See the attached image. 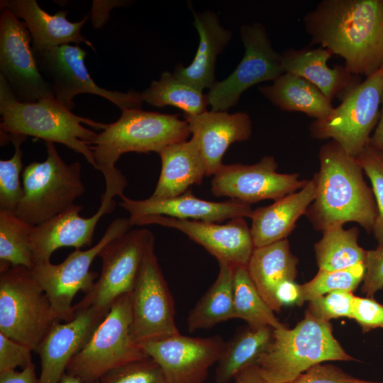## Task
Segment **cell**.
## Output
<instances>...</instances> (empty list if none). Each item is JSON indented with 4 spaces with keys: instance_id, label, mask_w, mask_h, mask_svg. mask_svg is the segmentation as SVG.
<instances>
[{
    "instance_id": "obj_3",
    "label": "cell",
    "mask_w": 383,
    "mask_h": 383,
    "mask_svg": "<svg viewBox=\"0 0 383 383\" xmlns=\"http://www.w3.org/2000/svg\"><path fill=\"white\" fill-rule=\"evenodd\" d=\"M190 134L188 123L178 115L123 109L114 123L106 127L90 143L96 170L105 179V191L101 198L123 196L128 182L116 167L126 152L158 153L165 147L187 140Z\"/></svg>"
},
{
    "instance_id": "obj_12",
    "label": "cell",
    "mask_w": 383,
    "mask_h": 383,
    "mask_svg": "<svg viewBox=\"0 0 383 383\" xmlns=\"http://www.w3.org/2000/svg\"><path fill=\"white\" fill-rule=\"evenodd\" d=\"M154 244V235L146 228L130 230L110 241L99 254L102 260L99 279L91 291L73 306L74 312L89 306L109 311L118 297L131 293Z\"/></svg>"
},
{
    "instance_id": "obj_14",
    "label": "cell",
    "mask_w": 383,
    "mask_h": 383,
    "mask_svg": "<svg viewBox=\"0 0 383 383\" xmlns=\"http://www.w3.org/2000/svg\"><path fill=\"white\" fill-rule=\"evenodd\" d=\"M131 336L136 343L179 333L174 303L152 247L131 293Z\"/></svg>"
},
{
    "instance_id": "obj_23",
    "label": "cell",
    "mask_w": 383,
    "mask_h": 383,
    "mask_svg": "<svg viewBox=\"0 0 383 383\" xmlns=\"http://www.w3.org/2000/svg\"><path fill=\"white\" fill-rule=\"evenodd\" d=\"M0 6L1 9H8L25 23L32 38L33 50H48L70 43H84L94 50L91 41L82 34L88 15L72 23L67 18V11L50 14L35 0H1Z\"/></svg>"
},
{
    "instance_id": "obj_28",
    "label": "cell",
    "mask_w": 383,
    "mask_h": 383,
    "mask_svg": "<svg viewBox=\"0 0 383 383\" xmlns=\"http://www.w3.org/2000/svg\"><path fill=\"white\" fill-rule=\"evenodd\" d=\"M298 258L292 254L287 238L260 248H255L247 269L259 293L276 312L282 306L275 292L285 281H294Z\"/></svg>"
},
{
    "instance_id": "obj_21",
    "label": "cell",
    "mask_w": 383,
    "mask_h": 383,
    "mask_svg": "<svg viewBox=\"0 0 383 383\" xmlns=\"http://www.w3.org/2000/svg\"><path fill=\"white\" fill-rule=\"evenodd\" d=\"M114 199H101L97 211L83 218L79 212L83 206L74 204L46 222L34 226L31 235L35 265L50 261L54 251L62 247L80 249L92 244L96 226L102 216L112 212Z\"/></svg>"
},
{
    "instance_id": "obj_10",
    "label": "cell",
    "mask_w": 383,
    "mask_h": 383,
    "mask_svg": "<svg viewBox=\"0 0 383 383\" xmlns=\"http://www.w3.org/2000/svg\"><path fill=\"white\" fill-rule=\"evenodd\" d=\"M128 218H115L108 226L100 240L93 247L70 252L60 264L49 262L37 264L31 272L48 296L60 321L67 322L74 316L72 300L79 292L89 293L97 273L90 267L101 250L112 240L131 230Z\"/></svg>"
},
{
    "instance_id": "obj_5",
    "label": "cell",
    "mask_w": 383,
    "mask_h": 383,
    "mask_svg": "<svg viewBox=\"0 0 383 383\" xmlns=\"http://www.w3.org/2000/svg\"><path fill=\"white\" fill-rule=\"evenodd\" d=\"M0 114L1 134L33 136L45 142L63 144L82 155L96 170L90 143L98 133L84 128L82 123L102 130L107 124L75 115L55 99L21 102L1 74Z\"/></svg>"
},
{
    "instance_id": "obj_37",
    "label": "cell",
    "mask_w": 383,
    "mask_h": 383,
    "mask_svg": "<svg viewBox=\"0 0 383 383\" xmlns=\"http://www.w3.org/2000/svg\"><path fill=\"white\" fill-rule=\"evenodd\" d=\"M27 136L18 134H1V141L10 140L14 153L9 160H0V210L16 213L23 196L20 175L23 169L21 144Z\"/></svg>"
},
{
    "instance_id": "obj_45",
    "label": "cell",
    "mask_w": 383,
    "mask_h": 383,
    "mask_svg": "<svg viewBox=\"0 0 383 383\" xmlns=\"http://www.w3.org/2000/svg\"><path fill=\"white\" fill-rule=\"evenodd\" d=\"M0 383H40L33 362L18 372L10 370L0 373Z\"/></svg>"
},
{
    "instance_id": "obj_42",
    "label": "cell",
    "mask_w": 383,
    "mask_h": 383,
    "mask_svg": "<svg viewBox=\"0 0 383 383\" xmlns=\"http://www.w3.org/2000/svg\"><path fill=\"white\" fill-rule=\"evenodd\" d=\"M28 346L0 333V373L23 369L32 362L31 352Z\"/></svg>"
},
{
    "instance_id": "obj_4",
    "label": "cell",
    "mask_w": 383,
    "mask_h": 383,
    "mask_svg": "<svg viewBox=\"0 0 383 383\" xmlns=\"http://www.w3.org/2000/svg\"><path fill=\"white\" fill-rule=\"evenodd\" d=\"M353 360L333 336L331 323L306 311L304 318L293 328H274L265 351L239 374L253 383H292L316 365Z\"/></svg>"
},
{
    "instance_id": "obj_29",
    "label": "cell",
    "mask_w": 383,
    "mask_h": 383,
    "mask_svg": "<svg viewBox=\"0 0 383 383\" xmlns=\"http://www.w3.org/2000/svg\"><path fill=\"white\" fill-rule=\"evenodd\" d=\"M260 92L284 111L301 112L316 120L327 116L333 109L330 101L315 85L296 74L284 72Z\"/></svg>"
},
{
    "instance_id": "obj_7",
    "label": "cell",
    "mask_w": 383,
    "mask_h": 383,
    "mask_svg": "<svg viewBox=\"0 0 383 383\" xmlns=\"http://www.w3.org/2000/svg\"><path fill=\"white\" fill-rule=\"evenodd\" d=\"M57 321L50 301L31 270L0 267V333L35 351Z\"/></svg>"
},
{
    "instance_id": "obj_6",
    "label": "cell",
    "mask_w": 383,
    "mask_h": 383,
    "mask_svg": "<svg viewBox=\"0 0 383 383\" xmlns=\"http://www.w3.org/2000/svg\"><path fill=\"white\" fill-rule=\"evenodd\" d=\"M45 144V160L30 163L22 172L23 196L15 213L33 226L67 210L85 192L80 162L67 164L53 143Z\"/></svg>"
},
{
    "instance_id": "obj_39",
    "label": "cell",
    "mask_w": 383,
    "mask_h": 383,
    "mask_svg": "<svg viewBox=\"0 0 383 383\" xmlns=\"http://www.w3.org/2000/svg\"><path fill=\"white\" fill-rule=\"evenodd\" d=\"M99 381L100 383H167L161 367L149 356L113 369Z\"/></svg>"
},
{
    "instance_id": "obj_15",
    "label": "cell",
    "mask_w": 383,
    "mask_h": 383,
    "mask_svg": "<svg viewBox=\"0 0 383 383\" xmlns=\"http://www.w3.org/2000/svg\"><path fill=\"white\" fill-rule=\"evenodd\" d=\"M0 74L21 102L55 99L37 67L28 29L6 8L0 14Z\"/></svg>"
},
{
    "instance_id": "obj_50",
    "label": "cell",
    "mask_w": 383,
    "mask_h": 383,
    "mask_svg": "<svg viewBox=\"0 0 383 383\" xmlns=\"http://www.w3.org/2000/svg\"><path fill=\"white\" fill-rule=\"evenodd\" d=\"M230 383H237V382L235 381H233V382H231Z\"/></svg>"
},
{
    "instance_id": "obj_34",
    "label": "cell",
    "mask_w": 383,
    "mask_h": 383,
    "mask_svg": "<svg viewBox=\"0 0 383 383\" xmlns=\"http://www.w3.org/2000/svg\"><path fill=\"white\" fill-rule=\"evenodd\" d=\"M233 301L235 318L244 320L252 329L284 326L259 293L246 266L233 267Z\"/></svg>"
},
{
    "instance_id": "obj_40",
    "label": "cell",
    "mask_w": 383,
    "mask_h": 383,
    "mask_svg": "<svg viewBox=\"0 0 383 383\" xmlns=\"http://www.w3.org/2000/svg\"><path fill=\"white\" fill-rule=\"evenodd\" d=\"M355 295L349 291H334L309 301L306 311L314 318L330 322L342 317L352 318Z\"/></svg>"
},
{
    "instance_id": "obj_35",
    "label": "cell",
    "mask_w": 383,
    "mask_h": 383,
    "mask_svg": "<svg viewBox=\"0 0 383 383\" xmlns=\"http://www.w3.org/2000/svg\"><path fill=\"white\" fill-rule=\"evenodd\" d=\"M33 225L12 213L0 210V267L23 266L32 270Z\"/></svg>"
},
{
    "instance_id": "obj_31",
    "label": "cell",
    "mask_w": 383,
    "mask_h": 383,
    "mask_svg": "<svg viewBox=\"0 0 383 383\" xmlns=\"http://www.w3.org/2000/svg\"><path fill=\"white\" fill-rule=\"evenodd\" d=\"M274 328L266 326L238 331L226 342L215 372L217 383H230L247 367L253 365L265 351L273 337Z\"/></svg>"
},
{
    "instance_id": "obj_9",
    "label": "cell",
    "mask_w": 383,
    "mask_h": 383,
    "mask_svg": "<svg viewBox=\"0 0 383 383\" xmlns=\"http://www.w3.org/2000/svg\"><path fill=\"white\" fill-rule=\"evenodd\" d=\"M382 94L383 65L354 87L327 116L315 120L309 128L311 136L331 139L357 157L369 145L378 123Z\"/></svg>"
},
{
    "instance_id": "obj_25",
    "label": "cell",
    "mask_w": 383,
    "mask_h": 383,
    "mask_svg": "<svg viewBox=\"0 0 383 383\" xmlns=\"http://www.w3.org/2000/svg\"><path fill=\"white\" fill-rule=\"evenodd\" d=\"M194 25L199 35L196 53L189 66L178 65L173 74L181 81L203 91L216 82L217 57L228 44L232 33L221 25L216 14L211 11L194 12Z\"/></svg>"
},
{
    "instance_id": "obj_11",
    "label": "cell",
    "mask_w": 383,
    "mask_h": 383,
    "mask_svg": "<svg viewBox=\"0 0 383 383\" xmlns=\"http://www.w3.org/2000/svg\"><path fill=\"white\" fill-rule=\"evenodd\" d=\"M33 52L38 70L55 99L67 109H73V99L80 94L101 96L121 110L140 109L143 102L141 92L133 89L127 92L111 91L94 82L84 63L87 52L78 45L33 50Z\"/></svg>"
},
{
    "instance_id": "obj_19",
    "label": "cell",
    "mask_w": 383,
    "mask_h": 383,
    "mask_svg": "<svg viewBox=\"0 0 383 383\" xmlns=\"http://www.w3.org/2000/svg\"><path fill=\"white\" fill-rule=\"evenodd\" d=\"M109 311L93 306L74 311V318L55 323L38 345L40 383H60L72 358L79 352Z\"/></svg>"
},
{
    "instance_id": "obj_8",
    "label": "cell",
    "mask_w": 383,
    "mask_h": 383,
    "mask_svg": "<svg viewBox=\"0 0 383 383\" xmlns=\"http://www.w3.org/2000/svg\"><path fill=\"white\" fill-rule=\"evenodd\" d=\"M131 293L118 297L84 348L69 362L66 373L83 383H95L108 372L148 357L131 333Z\"/></svg>"
},
{
    "instance_id": "obj_17",
    "label": "cell",
    "mask_w": 383,
    "mask_h": 383,
    "mask_svg": "<svg viewBox=\"0 0 383 383\" xmlns=\"http://www.w3.org/2000/svg\"><path fill=\"white\" fill-rule=\"evenodd\" d=\"M273 156H264L253 165H223L213 175L211 192L216 196H227L248 204L264 199L277 200L301 189L307 179L298 173L277 172Z\"/></svg>"
},
{
    "instance_id": "obj_36",
    "label": "cell",
    "mask_w": 383,
    "mask_h": 383,
    "mask_svg": "<svg viewBox=\"0 0 383 383\" xmlns=\"http://www.w3.org/2000/svg\"><path fill=\"white\" fill-rule=\"evenodd\" d=\"M365 270V263L337 270H318L311 280L300 284V298L296 305L301 306L305 301L334 291L353 292L362 282Z\"/></svg>"
},
{
    "instance_id": "obj_44",
    "label": "cell",
    "mask_w": 383,
    "mask_h": 383,
    "mask_svg": "<svg viewBox=\"0 0 383 383\" xmlns=\"http://www.w3.org/2000/svg\"><path fill=\"white\" fill-rule=\"evenodd\" d=\"M365 267L361 290L367 297H373L383 288V244L367 251Z\"/></svg>"
},
{
    "instance_id": "obj_13",
    "label": "cell",
    "mask_w": 383,
    "mask_h": 383,
    "mask_svg": "<svg viewBox=\"0 0 383 383\" xmlns=\"http://www.w3.org/2000/svg\"><path fill=\"white\" fill-rule=\"evenodd\" d=\"M240 33L244 55L227 78L216 82L209 89L206 96L211 111H227L235 106L243 92L251 87L273 82L285 72L282 54L272 48L263 25H243Z\"/></svg>"
},
{
    "instance_id": "obj_33",
    "label": "cell",
    "mask_w": 383,
    "mask_h": 383,
    "mask_svg": "<svg viewBox=\"0 0 383 383\" xmlns=\"http://www.w3.org/2000/svg\"><path fill=\"white\" fill-rule=\"evenodd\" d=\"M143 101L162 108L166 106L182 109L185 116H196L209 105L206 94L177 79L173 73L164 72L159 80H154L141 91Z\"/></svg>"
},
{
    "instance_id": "obj_2",
    "label": "cell",
    "mask_w": 383,
    "mask_h": 383,
    "mask_svg": "<svg viewBox=\"0 0 383 383\" xmlns=\"http://www.w3.org/2000/svg\"><path fill=\"white\" fill-rule=\"evenodd\" d=\"M318 157L320 169L313 175L316 195L305 213L313 227L323 232L355 222L371 233L378 211L356 157L334 140L321 146Z\"/></svg>"
},
{
    "instance_id": "obj_20",
    "label": "cell",
    "mask_w": 383,
    "mask_h": 383,
    "mask_svg": "<svg viewBox=\"0 0 383 383\" xmlns=\"http://www.w3.org/2000/svg\"><path fill=\"white\" fill-rule=\"evenodd\" d=\"M118 205L130 214L133 221L145 216H164L182 220L220 223L226 219L251 218L250 204L237 200L211 201L196 197L190 189L174 197L142 200L122 196Z\"/></svg>"
},
{
    "instance_id": "obj_26",
    "label": "cell",
    "mask_w": 383,
    "mask_h": 383,
    "mask_svg": "<svg viewBox=\"0 0 383 383\" xmlns=\"http://www.w3.org/2000/svg\"><path fill=\"white\" fill-rule=\"evenodd\" d=\"M333 54L328 49L319 47L301 49L290 48L282 54L285 72L300 76L319 89L330 100L340 96L343 98L357 84L356 75L345 66L328 67L327 62Z\"/></svg>"
},
{
    "instance_id": "obj_41",
    "label": "cell",
    "mask_w": 383,
    "mask_h": 383,
    "mask_svg": "<svg viewBox=\"0 0 383 383\" xmlns=\"http://www.w3.org/2000/svg\"><path fill=\"white\" fill-rule=\"evenodd\" d=\"M234 381L237 383H253L239 374ZM292 383H383L360 379L345 372L332 364H318L300 375Z\"/></svg>"
},
{
    "instance_id": "obj_16",
    "label": "cell",
    "mask_w": 383,
    "mask_h": 383,
    "mask_svg": "<svg viewBox=\"0 0 383 383\" xmlns=\"http://www.w3.org/2000/svg\"><path fill=\"white\" fill-rule=\"evenodd\" d=\"M226 344L218 335L196 338L179 333L142 341L138 345L159 365L167 383H204Z\"/></svg>"
},
{
    "instance_id": "obj_43",
    "label": "cell",
    "mask_w": 383,
    "mask_h": 383,
    "mask_svg": "<svg viewBox=\"0 0 383 383\" xmlns=\"http://www.w3.org/2000/svg\"><path fill=\"white\" fill-rule=\"evenodd\" d=\"M352 318L365 333L377 328L383 329V304L373 297L355 296Z\"/></svg>"
},
{
    "instance_id": "obj_48",
    "label": "cell",
    "mask_w": 383,
    "mask_h": 383,
    "mask_svg": "<svg viewBox=\"0 0 383 383\" xmlns=\"http://www.w3.org/2000/svg\"><path fill=\"white\" fill-rule=\"evenodd\" d=\"M370 145L375 150L383 152V94L379 119L376 126L374 133L370 138Z\"/></svg>"
},
{
    "instance_id": "obj_47",
    "label": "cell",
    "mask_w": 383,
    "mask_h": 383,
    "mask_svg": "<svg viewBox=\"0 0 383 383\" xmlns=\"http://www.w3.org/2000/svg\"><path fill=\"white\" fill-rule=\"evenodd\" d=\"M124 3L123 1H94L92 9L102 11V15L98 21L93 24L95 28L101 27L107 21V16L110 10L114 6H122Z\"/></svg>"
},
{
    "instance_id": "obj_38",
    "label": "cell",
    "mask_w": 383,
    "mask_h": 383,
    "mask_svg": "<svg viewBox=\"0 0 383 383\" xmlns=\"http://www.w3.org/2000/svg\"><path fill=\"white\" fill-rule=\"evenodd\" d=\"M364 172L370 179L377 208V217L372 232L379 245L383 244V152L369 143L356 157Z\"/></svg>"
},
{
    "instance_id": "obj_49",
    "label": "cell",
    "mask_w": 383,
    "mask_h": 383,
    "mask_svg": "<svg viewBox=\"0 0 383 383\" xmlns=\"http://www.w3.org/2000/svg\"><path fill=\"white\" fill-rule=\"evenodd\" d=\"M60 383H83V382H81L78 378L74 376H72L70 374H68L67 373L65 372L61 377ZM95 383H100V382L99 381H97Z\"/></svg>"
},
{
    "instance_id": "obj_46",
    "label": "cell",
    "mask_w": 383,
    "mask_h": 383,
    "mask_svg": "<svg viewBox=\"0 0 383 383\" xmlns=\"http://www.w3.org/2000/svg\"><path fill=\"white\" fill-rule=\"evenodd\" d=\"M275 297L282 307L285 305L297 304L300 298V284L294 281L282 282L275 292Z\"/></svg>"
},
{
    "instance_id": "obj_27",
    "label": "cell",
    "mask_w": 383,
    "mask_h": 383,
    "mask_svg": "<svg viewBox=\"0 0 383 383\" xmlns=\"http://www.w3.org/2000/svg\"><path fill=\"white\" fill-rule=\"evenodd\" d=\"M158 154L161 160V171L150 196L152 198L179 196L194 184H201L206 176L204 160L192 138L169 145Z\"/></svg>"
},
{
    "instance_id": "obj_22",
    "label": "cell",
    "mask_w": 383,
    "mask_h": 383,
    "mask_svg": "<svg viewBox=\"0 0 383 383\" xmlns=\"http://www.w3.org/2000/svg\"><path fill=\"white\" fill-rule=\"evenodd\" d=\"M184 120L204 160L206 176L219 170L223 165V157L232 143L247 140L252 134V122L247 112L211 110L196 116L184 115Z\"/></svg>"
},
{
    "instance_id": "obj_18",
    "label": "cell",
    "mask_w": 383,
    "mask_h": 383,
    "mask_svg": "<svg viewBox=\"0 0 383 383\" xmlns=\"http://www.w3.org/2000/svg\"><path fill=\"white\" fill-rule=\"evenodd\" d=\"M133 226L157 224L177 229L201 245L218 261L231 266H246L255 249L250 228L245 218H235L225 224L190 221L164 216L140 218Z\"/></svg>"
},
{
    "instance_id": "obj_1",
    "label": "cell",
    "mask_w": 383,
    "mask_h": 383,
    "mask_svg": "<svg viewBox=\"0 0 383 383\" xmlns=\"http://www.w3.org/2000/svg\"><path fill=\"white\" fill-rule=\"evenodd\" d=\"M303 21L311 45L343 57L353 74L368 77L383 65V0H323Z\"/></svg>"
},
{
    "instance_id": "obj_32",
    "label": "cell",
    "mask_w": 383,
    "mask_h": 383,
    "mask_svg": "<svg viewBox=\"0 0 383 383\" xmlns=\"http://www.w3.org/2000/svg\"><path fill=\"white\" fill-rule=\"evenodd\" d=\"M357 227L345 229L339 226L323 231L314 245L318 269L337 270L365 263L367 250L359 245Z\"/></svg>"
},
{
    "instance_id": "obj_24",
    "label": "cell",
    "mask_w": 383,
    "mask_h": 383,
    "mask_svg": "<svg viewBox=\"0 0 383 383\" xmlns=\"http://www.w3.org/2000/svg\"><path fill=\"white\" fill-rule=\"evenodd\" d=\"M316 195L315 177L299 190L253 210L250 231L255 248L285 239L297 220L306 213Z\"/></svg>"
},
{
    "instance_id": "obj_30",
    "label": "cell",
    "mask_w": 383,
    "mask_h": 383,
    "mask_svg": "<svg viewBox=\"0 0 383 383\" xmlns=\"http://www.w3.org/2000/svg\"><path fill=\"white\" fill-rule=\"evenodd\" d=\"M216 279L190 311L188 331L209 329L218 323L235 318L233 301V267L218 261Z\"/></svg>"
}]
</instances>
